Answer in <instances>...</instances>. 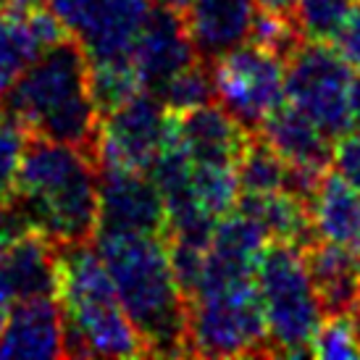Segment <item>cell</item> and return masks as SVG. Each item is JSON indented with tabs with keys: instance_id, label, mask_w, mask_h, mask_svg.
Instances as JSON below:
<instances>
[{
	"instance_id": "1",
	"label": "cell",
	"mask_w": 360,
	"mask_h": 360,
	"mask_svg": "<svg viewBox=\"0 0 360 360\" xmlns=\"http://www.w3.org/2000/svg\"><path fill=\"white\" fill-rule=\"evenodd\" d=\"M11 205L56 248L95 242L101 226L98 163L74 145L30 134Z\"/></svg>"
},
{
	"instance_id": "2",
	"label": "cell",
	"mask_w": 360,
	"mask_h": 360,
	"mask_svg": "<svg viewBox=\"0 0 360 360\" xmlns=\"http://www.w3.org/2000/svg\"><path fill=\"white\" fill-rule=\"evenodd\" d=\"M0 113L24 134L66 142L95 158L101 110L92 98L90 58L79 42L66 34L34 56L3 92Z\"/></svg>"
},
{
	"instance_id": "3",
	"label": "cell",
	"mask_w": 360,
	"mask_h": 360,
	"mask_svg": "<svg viewBox=\"0 0 360 360\" xmlns=\"http://www.w3.org/2000/svg\"><path fill=\"white\" fill-rule=\"evenodd\" d=\"M101 252L119 300L148 355H187V297L181 292L163 234L98 229Z\"/></svg>"
},
{
	"instance_id": "4",
	"label": "cell",
	"mask_w": 360,
	"mask_h": 360,
	"mask_svg": "<svg viewBox=\"0 0 360 360\" xmlns=\"http://www.w3.org/2000/svg\"><path fill=\"white\" fill-rule=\"evenodd\" d=\"M58 305L63 358H145L148 347L131 326L95 245L58 248Z\"/></svg>"
},
{
	"instance_id": "5",
	"label": "cell",
	"mask_w": 360,
	"mask_h": 360,
	"mask_svg": "<svg viewBox=\"0 0 360 360\" xmlns=\"http://www.w3.org/2000/svg\"><path fill=\"white\" fill-rule=\"evenodd\" d=\"M187 355L274 358L255 276L208 281L187 297Z\"/></svg>"
},
{
	"instance_id": "6",
	"label": "cell",
	"mask_w": 360,
	"mask_h": 360,
	"mask_svg": "<svg viewBox=\"0 0 360 360\" xmlns=\"http://www.w3.org/2000/svg\"><path fill=\"white\" fill-rule=\"evenodd\" d=\"M255 284L274 355H310V340L323 321V310L300 248L269 242L260 252Z\"/></svg>"
},
{
	"instance_id": "7",
	"label": "cell",
	"mask_w": 360,
	"mask_h": 360,
	"mask_svg": "<svg viewBox=\"0 0 360 360\" xmlns=\"http://www.w3.org/2000/svg\"><path fill=\"white\" fill-rule=\"evenodd\" d=\"M352 63L334 42L302 37L284 58V98L337 142L352 129Z\"/></svg>"
},
{
	"instance_id": "8",
	"label": "cell",
	"mask_w": 360,
	"mask_h": 360,
	"mask_svg": "<svg viewBox=\"0 0 360 360\" xmlns=\"http://www.w3.org/2000/svg\"><path fill=\"white\" fill-rule=\"evenodd\" d=\"M210 77L216 103L250 131H258L284 101V58L255 42H242L210 60Z\"/></svg>"
},
{
	"instance_id": "9",
	"label": "cell",
	"mask_w": 360,
	"mask_h": 360,
	"mask_svg": "<svg viewBox=\"0 0 360 360\" xmlns=\"http://www.w3.org/2000/svg\"><path fill=\"white\" fill-rule=\"evenodd\" d=\"M90 63L131 60L155 0H42Z\"/></svg>"
},
{
	"instance_id": "10",
	"label": "cell",
	"mask_w": 360,
	"mask_h": 360,
	"mask_svg": "<svg viewBox=\"0 0 360 360\" xmlns=\"http://www.w3.org/2000/svg\"><path fill=\"white\" fill-rule=\"evenodd\" d=\"M171 140V110L153 90H140L101 116L98 166H124L150 174Z\"/></svg>"
},
{
	"instance_id": "11",
	"label": "cell",
	"mask_w": 360,
	"mask_h": 360,
	"mask_svg": "<svg viewBox=\"0 0 360 360\" xmlns=\"http://www.w3.org/2000/svg\"><path fill=\"white\" fill-rule=\"evenodd\" d=\"M101 179V226L110 231L166 234V205L148 171L98 166Z\"/></svg>"
},
{
	"instance_id": "12",
	"label": "cell",
	"mask_w": 360,
	"mask_h": 360,
	"mask_svg": "<svg viewBox=\"0 0 360 360\" xmlns=\"http://www.w3.org/2000/svg\"><path fill=\"white\" fill-rule=\"evenodd\" d=\"M192 60H198V51L192 45L181 11L155 3L131 51V66L140 74L142 87L155 92Z\"/></svg>"
},
{
	"instance_id": "13",
	"label": "cell",
	"mask_w": 360,
	"mask_h": 360,
	"mask_svg": "<svg viewBox=\"0 0 360 360\" xmlns=\"http://www.w3.org/2000/svg\"><path fill=\"white\" fill-rule=\"evenodd\" d=\"M250 134L252 131L245 129L219 103H205L179 113L171 110V140L179 145L192 163L237 166Z\"/></svg>"
},
{
	"instance_id": "14",
	"label": "cell",
	"mask_w": 360,
	"mask_h": 360,
	"mask_svg": "<svg viewBox=\"0 0 360 360\" xmlns=\"http://www.w3.org/2000/svg\"><path fill=\"white\" fill-rule=\"evenodd\" d=\"M258 134L279 153L290 169L300 174L323 176L334 163V140L287 98L263 119Z\"/></svg>"
},
{
	"instance_id": "15",
	"label": "cell",
	"mask_w": 360,
	"mask_h": 360,
	"mask_svg": "<svg viewBox=\"0 0 360 360\" xmlns=\"http://www.w3.org/2000/svg\"><path fill=\"white\" fill-rule=\"evenodd\" d=\"M0 276L11 300L56 297L58 295V248L32 226L0 250Z\"/></svg>"
},
{
	"instance_id": "16",
	"label": "cell",
	"mask_w": 360,
	"mask_h": 360,
	"mask_svg": "<svg viewBox=\"0 0 360 360\" xmlns=\"http://www.w3.org/2000/svg\"><path fill=\"white\" fill-rule=\"evenodd\" d=\"M0 358H63V316L58 297L11 300L0 331Z\"/></svg>"
},
{
	"instance_id": "17",
	"label": "cell",
	"mask_w": 360,
	"mask_h": 360,
	"mask_svg": "<svg viewBox=\"0 0 360 360\" xmlns=\"http://www.w3.org/2000/svg\"><path fill=\"white\" fill-rule=\"evenodd\" d=\"M255 0H190L181 16L198 51V58L216 60L250 40Z\"/></svg>"
},
{
	"instance_id": "18",
	"label": "cell",
	"mask_w": 360,
	"mask_h": 360,
	"mask_svg": "<svg viewBox=\"0 0 360 360\" xmlns=\"http://www.w3.org/2000/svg\"><path fill=\"white\" fill-rule=\"evenodd\" d=\"M302 260L323 316L355 313L360 305V252L316 237L302 248Z\"/></svg>"
},
{
	"instance_id": "19",
	"label": "cell",
	"mask_w": 360,
	"mask_h": 360,
	"mask_svg": "<svg viewBox=\"0 0 360 360\" xmlns=\"http://www.w3.org/2000/svg\"><path fill=\"white\" fill-rule=\"evenodd\" d=\"M263 248H266V234L260 231L258 224L237 208L229 210L213 226L208 250H205V269H202L200 284L255 276Z\"/></svg>"
},
{
	"instance_id": "20",
	"label": "cell",
	"mask_w": 360,
	"mask_h": 360,
	"mask_svg": "<svg viewBox=\"0 0 360 360\" xmlns=\"http://www.w3.org/2000/svg\"><path fill=\"white\" fill-rule=\"evenodd\" d=\"M316 237L360 252V190L340 171L321 176L310 200Z\"/></svg>"
},
{
	"instance_id": "21",
	"label": "cell",
	"mask_w": 360,
	"mask_h": 360,
	"mask_svg": "<svg viewBox=\"0 0 360 360\" xmlns=\"http://www.w3.org/2000/svg\"><path fill=\"white\" fill-rule=\"evenodd\" d=\"M234 208L245 213L260 226L271 242H287L295 248H305L316 240L310 205L290 190L263 192V195H240Z\"/></svg>"
},
{
	"instance_id": "22",
	"label": "cell",
	"mask_w": 360,
	"mask_h": 360,
	"mask_svg": "<svg viewBox=\"0 0 360 360\" xmlns=\"http://www.w3.org/2000/svg\"><path fill=\"white\" fill-rule=\"evenodd\" d=\"M237 181H240V195L287 190L290 166L258 131H252L237 160Z\"/></svg>"
},
{
	"instance_id": "23",
	"label": "cell",
	"mask_w": 360,
	"mask_h": 360,
	"mask_svg": "<svg viewBox=\"0 0 360 360\" xmlns=\"http://www.w3.org/2000/svg\"><path fill=\"white\" fill-rule=\"evenodd\" d=\"M34 56H40V45L27 16L16 8L0 11V98Z\"/></svg>"
},
{
	"instance_id": "24",
	"label": "cell",
	"mask_w": 360,
	"mask_h": 360,
	"mask_svg": "<svg viewBox=\"0 0 360 360\" xmlns=\"http://www.w3.org/2000/svg\"><path fill=\"white\" fill-rule=\"evenodd\" d=\"M360 0H295L292 16L305 40L337 42Z\"/></svg>"
},
{
	"instance_id": "25",
	"label": "cell",
	"mask_w": 360,
	"mask_h": 360,
	"mask_svg": "<svg viewBox=\"0 0 360 360\" xmlns=\"http://www.w3.org/2000/svg\"><path fill=\"white\" fill-rule=\"evenodd\" d=\"M155 95L169 110L179 113V110H190L205 103H216V90H213V77H210L208 60H192L190 66L176 71L171 79L160 84Z\"/></svg>"
},
{
	"instance_id": "26",
	"label": "cell",
	"mask_w": 360,
	"mask_h": 360,
	"mask_svg": "<svg viewBox=\"0 0 360 360\" xmlns=\"http://www.w3.org/2000/svg\"><path fill=\"white\" fill-rule=\"evenodd\" d=\"M90 84L92 98L98 103V110L108 113L131 95H137L142 87V79L131 60H105V63H90Z\"/></svg>"
},
{
	"instance_id": "27",
	"label": "cell",
	"mask_w": 360,
	"mask_h": 360,
	"mask_svg": "<svg viewBox=\"0 0 360 360\" xmlns=\"http://www.w3.org/2000/svg\"><path fill=\"white\" fill-rule=\"evenodd\" d=\"M310 358L342 360L360 358V331L352 313L326 316L310 340Z\"/></svg>"
},
{
	"instance_id": "28",
	"label": "cell",
	"mask_w": 360,
	"mask_h": 360,
	"mask_svg": "<svg viewBox=\"0 0 360 360\" xmlns=\"http://www.w3.org/2000/svg\"><path fill=\"white\" fill-rule=\"evenodd\" d=\"M27 137L16 121L0 113V205L11 200Z\"/></svg>"
},
{
	"instance_id": "29",
	"label": "cell",
	"mask_w": 360,
	"mask_h": 360,
	"mask_svg": "<svg viewBox=\"0 0 360 360\" xmlns=\"http://www.w3.org/2000/svg\"><path fill=\"white\" fill-rule=\"evenodd\" d=\"M334 166L347 181L360 190V127L334 142Z\"/></svg>"
},
{
	"instance_id": "30",
	"label": "cell",
	"mask_w": 360,
	"mask_h": 360,
	"mask_svg": "<svg viewBox=\"0 0 360 360\" xmlns=\"http://www.w3.org/2000/svg\"><path fill=\"white\" fill-rule=\"evenodd\" d=\"M255 3H258V8L279 13V16H292V6H295V0H255Z\"/></svg>"
},
{
	"instance_id": "31",
	"label": "cell",
	"mask_w": 360,
	"mask_h": 360,
	"mask_svg": "<svg viewBox=\"0 0 360 360\" xmlns=\"http://www.w3.org/2000/svg\"><path fill=\"white\" fill-rule=\"evenodd\" d=\"M350 110H352V124H358V127H360V74H355V77H352Z\"/></svg>"
},
{
	"instance_id": "32",
	"label": "cell",
	"mask_w": 360,
	"mask_h": 360,
	"mask_svg": "<svg viewBox=\"0 0 360 360\" xmlns=\"http://www.w3.org/2000/svg\"><path fill=\"white\" fill-rule=\"evenodd\" d=\"M8 308H11V295L6 290V281L0 276V331L6 326V319H8Z\"/></svg>"
},
{
	"instance_id": "33",
	"label": "cell",
	"mask_w": 360,
	"mask_h": 360,
	"mask_svg": "<svg viewBox=\"0 0 360 360\" xmlns=\"http://www.w3.org/2000/svg\"><path fill=\"white\" fill-rule=\"evenodd\" d=\"M158 6H166V8H174V11H184V6L190 3V0H155Z\"/></svg>"
},
{
	"instance_id": "34",
	"label": "cell",
	"mask_w": 360,
	"mask_h": 360,
	"mask_svg": "<svg viewBox=\"0 0 360 360\" xmlns=\"http://www.w3.org/2000/svg\"><path fill=\"white\" fill-rule=\"evenodd\" d=\"M19 0H0V11H6V8H13Z\"/></svg>"
},
{
	"instance_id": "35",
	"label": "cell",
	"mask_w": 360,
	"mask_h": 360,
	"mask_svg": "<svg viewBox=\"0 0 360 360\" xmlns=\"http://www.w3.org/2000/svg\"><path fill=\"white\" fill-rule=\"evenodd\" d=\"M352 316H355V323H358V331H360V305L355 308V313H352Z\"/></svg>"
}]
</instances>
